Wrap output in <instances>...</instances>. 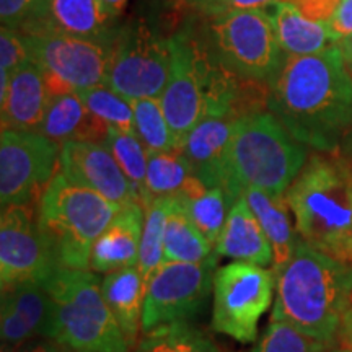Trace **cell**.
I'll return each mask as SVG.
<instances>
[{
	"instance_id": "cell-1",
	"label": "cell",
	"mask_w": 352,
	"mask_h": 352,
	"mask_svg": "<svg viewBox=\"0 0 352 352\" xmlns=\"http://www.w3.org/2000/svg\"><path fill=\"white\" fill-rule=\"evenodd\" d=\"M267 108L290 134L316 152H336L352 129V77L340 46L283 57L270 78Z\"/></svg>"
},
{
	"instance_id": "cell-2",
	"label": "cell",
	"mask_w": 352,
	"mask_h": 352,
	"mask_svg": "<svg viewBox=\"0 0 352 352\" xmlns=\"http://www.w3.org/2000/svg\"><path fill=\"white\" fill-rule=\"evenodd\" d=\"M352 305V266L298 240L296 253L276 274L271 320H283L315 340H340Z\"/></svg>"
},
{
	"instance_id": "cell-3",
	"label": "cell",
	"mask_w": 352,
	"mask_h": 352,
	"mask_svg": "<svg viewBox=\"0 0 352 352\" xmlns=\"http://www.w3.org/2000/svg\"><path fill=\"white\" fill-rule=\"evenodd\" d=\"M298 235L352 266V165L334 152L308 157L285 192Z\"/></svg>"
},
{
	"instance_id": "cell-4",
	"label": "cell",
	"mask_w": 352,
	"mask_h": 352,
	"mask_svg": "<svg viewBox=\"0 0 352 352\" xmlns=\"http://www.w3.org/2000/svg\"><path fill=\"white\" fill-rule=\"evenodd\" d=\"M307 155V145L298 142L272 113L239 118L223 162L222 189L230 206L250 188L285 196L305 166Z\"/></svg>"
},
{
	"instance_id": "cell-5",
	"label": "cell",
	"mask_w": 352,
	"mask_h": 352,
	"mask_svg": "<svg viewBox=\"0 0 352 352\" xmlns=\"http://www.w3.org/2000/svg\"><path fill=\"white\" fill-rule=\"evenodd\" d=\"M120 209L57 173L38 204V226L60 267L90 270L95 241Z\"/></svg>"
},
{
	"instance_id": "cell-6",
	"label": "cell",
	"mask_w": 352,
	"mask_h": 352,
	"mask_svg": "<svg viewBox=\"0 0 352 352\" xmlns=\"http://www.w3.org/2000/svg\"><path fill=\"white\" fill-rule=\"evenodd\" d=\"M54 302L52 338L76 352H129L132 344L90 270L57 267L44 283Z\"/></svg>"
},
{
	"instance_id": "cell-7",
	"label": "cell",
	"mask_w": 352,
	"mask_h": 352,
	"mask_svg": "<svg viewBox=\"0 0 352 352\" xmlns=\"http://www.w3.org/2000/svg\"><path fill=\"white\" fill-rule=\"evenodd\" d=\"M204 39L220 63L243 78L270 82L283 63V50L264 8L208 20Z\"/></svg>"
},
{
	"instance_id": "cell-8",
	"label": "cell",
	"mask_w": 352,
	"mask_h": 352,
	"mask_svg": "<svg viewBox=\"0 0 352 352\" xmlns=\"http://www.w3.org/2000/svg\"><path fill=\"white\" fill-rule=\"evenodd\" d=\"M170 64V38L158 36L140 23L114 30L103 85L127 100L160 98Z\"/></svg>"
},
{
	"instance_id": "cell-9",
	"label": "cell",
	"mask_w": 352,
	"mask_h": 352,
	"mask_svg": "<svg viewBox=\"0 0 352 352\" xmlns=\"http://www.w3.org/2000/svg\"><path fill=\"white\" fill-rule=\"evenodd\" d=\"M276 274L271 267L233 261L214 276V331L235 341L254 342L261 316L274 300Z\"/></svg>"
},
{
	"instance_id": "cell-10",
	"label": "cell",
	"mask_w": 352,
	"mask_h": 352,
	"mask_svg": "<svg viewBox=\"0 0 352 352\" xmlns=\"http://www.w3.org/2000/svg\"><path fill=\"white\" fill-rule=\"evenodd\" d=\"M219 254L202 263H164L153 272L145 290L142 333L164 324L201 316L214 292Z\"/></svg>"
},
{
	"instance_id": "cell-11",
	"label": "cell",
	"mask_w": 352,
	"mask_h": 352,
	"mask_svg": "<svg viewBox=\"0 0 352 352\" xmlns=\"http://www.w3.org/2000/svg\"><path fill=\"white\" fill-rule=\"evenodd\" d=\"M171 64L160 104L173 134L176 151L206 114V54L208 44L191 26L170 38Z\"/></svg>"
},
{
	"instance_id": "cell-12",
	"label": "cell",
	"mask_w": 352,
	"mask_h": 352,
	"mask_svg": "<svg viewBox=\"0 0 352 352\" xmlns=\"http://www.w3.org/2000/svg\"><path fill=\"white\" fill-rule=\"evenodd\" d=\"M60 160L59 144L39 132L2 131L0 204L33 206L41 201Z\"/></svg>"
},
{
	"instance_id": "cell-13",
	"label": "cell",
	"mask_w": 352,
	"mask_h": 352,
	"mask_svg": "<svg viewBox=\"0 0 352 352\" xmlns=\"http://www.w3.org/2000/svg\"><path fill=\"white\" fill-rule=\"evenodd\" d=\"M57 267L50 243L38 226V208L8 206L0 215V285L46 283Z\"/></svg>"
},
{
	"instance_id": "cell-14",
	"label": "cell",
	"mask_w": 352,
	"mask_h": 352,
	"mask_svg": "<svg viewBox=\"0 0 352 352\" xmlns=\"http://www.w3.org/2000/svg\"><path fill=\"white\" fill-rule=\"evenodd\" d=\"M30 59L43 74L54 76L74 90L103 85L109 44L60 33H21Z\"/></svg>"
},
{
	"instance_id": "cell-15",
	"label": "cell",
	"mask_w": 352,
	"mask_h": 352,
	"mask_svg": "<svg viewBox=\"0 0 352 352\" xmlns=\"http://www.w3.org/2000/svg\"><path fill=\"white\" fill-rule=\"evenodd\" d=\"M52 331L54 302L46 285L36 280H26L2 289V352H10L36 338H52Z\"/></svg>"
},
{
	"instance_id": "cell-16",
	"label": "cell",
	"mask_w": 352,
	"mask_h": 352,
	"mask_svg": "<svg viewBox=\"0 0 352 352\" xmlns=\"http://www.w3.org/2000/svg\"><path fill=\"white\" fill-rule=\"evenodd\" d=\"M60 173L70 183L91 189L114 204L138 202L129 179L104 144L72 140L60 145Z\"/></svg>"
},
{
	"instance_id": "cell-17",
	"label": "cell",
	"mask_w": 352,
	"mask_h": 352,
	"mask_svg": "<svg viewBox=\"0 0 352 352\" xmlns=\"http://www.w3.org/2000/svg\"><path fill=\"white\" fill-rule=\"evenodd\" d=\"M101 0H41L20 33H60L109 44V28Z\"/></svg>"
},
{
	"instance_id": "cell-18",
	"label": "cell",
	"mask_w": 352,
	"mask_h": 352,
	"mask_svg": "<svg viewBox=\"0 0 352 352\" xmlns=\"http://www.w3.org/2000/svg\"><path fill=\"white\" fill-rule=\"evenodd\" d=\"M236 120L230 114L204 116L179 145L178 151L188 160L192 175L208 186L222 188L223 162Z\"/></svg>"
},
{
	"instance_id": "cell-19",
	"label": "cell",
	"mask_w": 352,
	"mask_h": 352,
	"mask_svg": "<svg viewBox=\"0 0 352 352\" xmlns=\"http://www.w3.org/2000/svg\"><path fill=\"white\" fill-rule=\"evenodd\" d=\"M50 100L43 70L34 60H26L0 94L2 131L39 132Z\"/></svg>"
},
{
	"instance_id": "cell-20",
	"label": "cell",
	"mask_w": 352,
	"mask_h": 352,
	"mask_svg": "<svg viewBox=\"0 0 352 352\" xmlns=\"http://www.w3.org/2000/svg\"><path fill=\"white\" fill-rule=\"evenodd\" d=\"M145 223V209L140 202L122 206L95 241L90 258V271L96 274L138 266L140 241Z\"/></svg>"
},
{
	"instance_id": "cell-21",
	"label": "cell",
	"mask_w": 352,
	"mask_h": 352,
	"mask_svg": "<svg viewBox=\"0 0 352 352\" xmlns=\"http://www.w3.org/2000/svg\"><path fill=\"white\" fill-rule=\"evenodd\" d=\"M215 253L220 258H230L233 261L263 267L272 266L274 253L270 240L264 235L258 219L254 217L243 196L230 208L226 226L215 243Z\"/></svg>"
},
{
	"instance_id": "cell-22",
	"label": "cell",
	"mask_w": 352,
	"mask_h": 352,
	"mask_svg": "<svg viewBox=\"0 0 352 352\" xmlns=\"http://www.w3.org/2000/svg\"><path fill=\"white\" fill-rule=\"evenodd\" d=\"M109 126L88 109L76 94L52 96L46 108L39 134L64 145L72 140L103 144Z\"/></svg>"
},
{
	"instance_id": "cell-23",
	"label": "cell",
	"mask_w": 352,
	"mask_h": 352,
	"mask_svg": "<svg viewBox=\"0 0 352 352\" xmlns=\"http://www.w3.org/2000/svg\"><path fill=\"white\" fill-rule=\"evenodd\" d=\"M243 197L254 217L258 219L266 239L270 240L272 253H274L271 270L277 274L294 256L298 240H300V235L290 219L292 212H290L287 199L285 196H274L256 188L246 189Z\"/></svg>"
},
{
	"instance_id": "cell-24",
	"label": "cell",
	"mask_w": 352,
	"mask_h": 352,
	"mask_svg": "<svg viewBox=\"0 0 352 352\" xmlns=\"http://www.w3.org/2000/svg\"><path fill=\"white\" fill-rule=\"evenodd\" d=\"M270 15L276 38L285 54L310 56L321 52L338 41L324 21L308 20L289 0L272 3L264 8Z\"/></svg>"
},
{
	"instance_id": "cell-25",
	"label": "cell",
	"mask_w": 352,
	"mask_h": 352,
	"mask_svg": "<svg viewBox=\"0 0 352 352\" xmlns=\"http://www.w3.org/2000/svg\"><path fill=\"white\" fill-rule=\"evenodd\" d=\"M101 290L122 333L134 347L138 334L142 329V311L147 290L140 270L138 266H129L108 272L101 279Z\"/></svg>"
},
{
	"instance_id": "cell-26",
	"label": "cell",
	"mask_w": 352,
	"mask_h": 352,
	"mask_svg": "<svg viewBox=\"0 0 352 352\" xmlns=\"http://www.w3.org/2000/svg\"><path fill=\"white\" fill-rule=\"evenodd\" d=\"M175 199L215 248L232 208L226 191L220 186H208L192 176Z\"/></svg>"
},
{
	"instance_id": "cell-27",
	"label": "cell",
	"mask_w": 352,
	"mask_h": 352,
	"mask_svg": "<svg viewBox=\"0 0 352 352\" xmlns=\"http://www.w3.org/2000/svg\"><path fill=\"white\" fill-rule=\"evenodd\" d=\"M164 248L165 263H202L215 252L175 197L166 220Z\"/></svg>"
},
{
	"instance_id": "cell-28",
	"label": "cell",
	"mask_w": 352,
	"mask_h": 352,
	"mask_svg": "<svg viewBox=\"0 0 352 352\" xmlns=\"http://www.w3.org/2000/svg\"><path fill=\"white\" fill-rule=\"evenodd\" d=\"M192 176L191 166L179 151L148 152L145 176L148 204L155 197H176Z\"/></svg>"
},
{
	"instance_id": "cell-29",
	"label": "cell",
	"mask_w": 352,
	"mask_h": 352,
	"mask_svg": "<svg viewBox=\"0 0 352 352\" xmlns=\"http://www.w3.org/2000/svg\"><path fill=\"white\" fill-rule=\"evenodd\" d=\"M113 153L114 160L129 179L138 202L145 209L148 206L145 191V176H147L148 151L135 132H124L109 127L107 140L103 142Z\"/></svg>"
},
{
	"instance_id": "cell-30",
	"label": "cell",
	"mask_w": 352,
	"mask_h": 352,
	"mask_svg": "<svg viewBox=\"0 0 352 352\" xmlns=\"http://www.w3.org/2000/svg\"><path fill=\"white\" fill-rule=\"evenodd\" d=\"M135 352H219L214 341L191 321H176L145 333Z\"/></svg>"
},
{
	"instance_id": "cell-31",
	"label": "cell",
	"mask_w": 352,
	"mask_h": 352,
	"mask_svg": "<svg viewBox=\"0 0 352 352\" xmlns=\"http://www.w3.org/2000/svg\"><path fill=\"white\" fill-rule=\"evenodd\" d=\"M171 204H173V197H155L145 208V223L138 261L145 285L153 272L165 263V228Z\"/></svg>"
},
{
	"instance_id": "cell-32",
	"label": "cell",
	"mask_w": 352,
	"mask_h": 352,
	"mask_svg": "<svg viewBox=\"0 0 352 352\" xmlns=\"http://www.w3.org/2000/svg\"><path fill=\"white\" fill-rule=\"evenodd\" d=\"M138 138L148 152L176 151V144L166 121L160 98L131 100Z\"/></svg>"
},
{
	"instance_id": "cell-33",
	"label": "cell",
	"mask_w": 352,
	"mask_h": 352,
	"mask_svg": "<svg viewBox=\"0 0 352 352\" xmlns=\"http://www.w3.org/2000/svg\"><path fill=\"white\" fill-rule=\"evenodd\" d=\"M77 95L80 96L83 104L109 127L124 132H135L131 100L116 94L107 85L83 88L77 91Z\"/></svg>"
},
{
	"instance_id": "cell-34",
	"label": "cell",
	"mask_w": 352,
	"mask_h": 352,
	"mask_svg": "<svg viewBox=\"0 0 352 352\" xmlns=\"http://www.w3.org/2000/svg\"><path fill=\"white\" fill-rule=\"evenodd\" d=\"M331 344L307 336L283 320H271L253 352H327Z\"/></svg>"
},
{
	"instance_id": "cell-35",
	"label": "cell",
	"mask_w": 352,
	"mask_h": 352,
	"mask_svg": "<svg viewBox=\"0 0 352 352\" xmlns=\"http://www.w3.org/2000/svg\"><path fill=\"white\" fill-rule=\"evenodd\" d=\"M26 60H30V54L21 33L2 26L0 30V94L7 90L12 76Z\"/></svg>"
},
{
	"instance_id": "cell-36",
	"label": "cell",
	"mask_w": 352,
	"mask_h": 352,
	"mask_svg": "<svg viewBox=\"0 0 352 352\" xmlns=\"http://www.w3.org/2000/svg\"><path fill=\"white\" fill-rule=\"evenodd\" d=\"M184 6L204 19H217L228 13L266 8L280 0H182Z\"/></svg>"
},
{
	"instance_id": "cell-37",
	"label": "cell",
	"mask_w": 352,
	"mask_h": 352,
	"mask_svg": "<svg viewBox=\"0 0 352 352\" xmlns=\"http://www.w3.org/2000/svg\"><path fill=\"white\" fill-rule=\"evenodd\" d=\"M41 0H0V20L3 28L19 30Z\"/></svg>"
},
{
	"instance_id": "cell-38",
	"label": "cell",
	"mask_w": 352,
	"mask_h": 352,
	"mask_svg": "<svg viewBox=\"0 0 352 352\" xmlns=\"http://www.w3.org/2000/svg\"><path fill=\"white\" fill-rule=\"evenodd\" d=\"M328 28L336 41L352 36V0H340L333 16L328 20Z\"/></svg>"
},
{
	"instance_id": "cell-39",
	"label": "cell",
	"mask_w": 352,
	"mask_h": 352,
	"mask_svg": "<svg viewBox=\"0 0 352 352\" xmlns=\"http://www.w3.org/2000/svg\"><path fill=\"white\" fill-rule=\"evenodd\" d=\"M289 2L294 3L308 20L328 23L340 0H289Z\"/></svg>"
},
{
	"instance_id": "cell-40",
	"label": "cell",
	"mask_w": 352,
	"mask_h": 352,
	"mask_svg": "<svg viewBox=\"0 0 352 352\" xmlns=\"http://www.w3.org/2000/svg\"><path fill=\"white\" fill-rule=\"evenodd\" d=\"M10 352H76L67 344L54 340V338H36L21 344Z\"/></svg>"
},
{
	"instance_id": "cell-41",
	"label": "cell",
	"mask_w": 352,
	"mask_h": 352,
	"mask_svg": "<svg viewBox=\"0 0 352 352\" xmlns=\"http://www.w3.org/2000/svg\"><path fill=\"white\" fill-rule=\"evenodd\" d=\"M126 2L127 0H101V7H103V12L104 15H107L109 23H111L116 16H120Z\"/></svg>"
},
{
	"instance_id": "cell-42",
	"label": "cell",
	"mask_w": 352,
	"mask_h": 352,
	"mask_svg": "<svg viewBox=\"0 0 352 352\" xmlns=\"http://www.w3.org/2000/svg\"><path fill=\"white\" fill-rule=\"evenodd\" d=\"M340 341H342L346 346H349L352 349V305L344 316V321H342V327L340 331Z\"/></svg>"
},
{
	"instance_id": "cell-43",
	"label": "cell",
	"mask_w": 352,
	"mask_h": 352,
	"mask_svg": "<svg viewBox=\"0 0 352 352\" xmlns=\"http://www.w3.org/2000/svg\"><path fill=\"white\" fill-rule=\"evenodd\" d=\"M338 46H340L342 57H344L347 72H349V76L352 77V36L338 41Z\"/></svg>"
},
{
	"instance_id": "cell-44",
	"label": "cell",
	"mask_w": 352,
	"mask_h": 352,
	"mask_svg": "<svg viewBox=\"0 0 352 352\" xmlns=\"http://www.w3.org/2000/svg\"><path fill=\"white\" fill-rule=\"evenodd\" d=\"M327 352H352V349H351L349 346H346L344 342L338 340L336 342H333V344L328 347Z\"/></svg>"
},
{
	"instance_id": "cell-45",
	"label": "cell",
	"mask_w": 352,
	"mask_h": 352,
	"mask_svg": "<svg viewBox=\"0 0 352 352\" xmlns=\"http://www.w3.org/2000/svg\"><path fill=\"white\" fill-rule=\"evenodd\" d=\"M346 142H347V144H349V147H351V151H352V129H351V132H349V135H347Z\"/></svg>"
}]
</instances>
